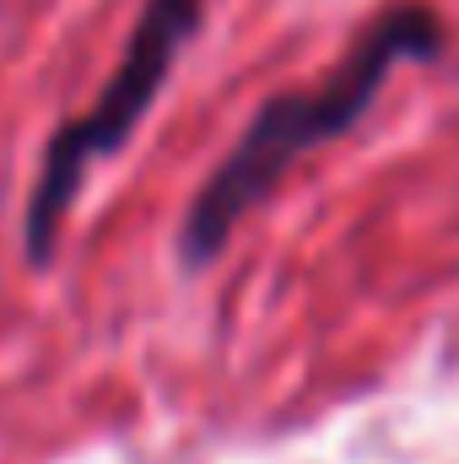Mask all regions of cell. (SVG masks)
<instances>
[{"instance_id":"cell-1","label":"cell","mask_w":459,"mask_h":464,"mask_svg":"<svg viewBox=\"0 0 459 464\" xmlns=\"http://www.w3.org/2000/svg\"><path fill=\"white\" fill-rule=\"evenodd\" d=\"M449 49V27L433 5L422 0H395L384 5L356 44L341 54V65L319 82V87H298V92H276L265 98L254 119L243 124V135L232 140V151L211 168V179L195 189L184 222H179V259L184 270H206L238 222L276 195V184L319 146L341 140L356 119L373 109V98L384 92V82L395 76V65H427Z\"/></svg>"},{"instance_id":"cell-2","label":"cell","mask_w":459,"mask_h":464,"mask_svg":"<svg viewBox=\"0 0 459 464\" xmlns=\"http://www.w3.org/2000/svg\"><path fill=\"white\" fill-rule=\"evenodd\" d=\"M200 22H206V0H146L130 38H124L114 76L103 82V92L82 114L54 124V135L38 151L27 206H22V254L33 270L54 265L60 232L71 222L93 168L130 146V135L151 114V103L162 98V87H168L179 54L190 49V38L200 33Z\"/></svg>"}]
</instances>
